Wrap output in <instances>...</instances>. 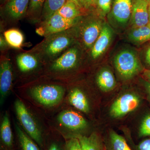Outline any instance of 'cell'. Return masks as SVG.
I'll use <instances>...</instances> for the list:
<instances>
[{
	"instance_id": "obj_22",
	"label": "cell",
	"mask_w": 150,
	"mask_h": 150,
	"mask_svg": "<svg viewBox=\"0 0 150 150\" xmlns=\"http://www.w3.org/2000/svg\"><path fill=\"white\" fill-rule=\"evenodd\" d=\"M4 35L9 46L15 48H20L22 46L24 36L18 30L14 28L5 31Z\"/></svg>"
},
{
	"instance_id": "obj_12",
	"label": "cell",
	"mask_w": 150,
	"mask_h": 150,
	"mask_svg": "<svg viewBox=\"0 0 150 150\" xmlns=\"http://www.w3.org/2000/svg\"><path fill=\"white\" fill-rule=\"evenodd\" d=\"M112 36L111 28L107 23H103L100 34L91 48V53L93 59H97L103 54L110 45Z\"/></svg>"
},
{
	"instance_id": "obj_17",
	"label": "cell",
	"mask_w": 150,
	"mask_h": 150,
	"mask_svg": "<svg viewBox=\"0 0 150 150\" xmlns=\"http://www.w3.org/2000/svg\"><path fill=\"white\" fill-rule=\"evenodd\" d=\"M96 82L99 88L104 92L111 91L116 86L114 75L110 70L103 69L99 72L96 78Z\"/></svg>"
},
{
	"instance_id": "obj_5",
	"label": "cell",
	"mask_w": 150,
	"mask_h": 150,
	"mask_svg": "<svg viewBox=\"0 0 150 150\" xmlns=\"http://www.w3.org/2000/svg\"><path fill=\"white\" fill-rule=\"evenodd\" d=\"M140 103V99L138 96L131 93L124 94L111 105L110 115L112 118H121L137 109Z\"/></svg>"
},
{
	"instance_id": "obj_39",
	"label": "cell",
	"mask_w": 150,
	"mask_h": 150,
	"mask_svg": "<svg viewBox=\"0 0 150 150\" xmlns=\"http://www.w3.org/2000/svg\"><path fill=\"white\" fill-rule=\"evenodd\" d=\"M148 11H149V23H150V2L149 3V9H148Z\"/></svg>"
},
{
	"instance_id": "obj_31",
	"label": "cell",
	"mask_w": 150,
	"mask_h": 150,
	"mask_svg": "<svg viewBox=\"0 0 150 150\" xmlns=\"http://www.w3.org/2000/svg\"><path fill=\"white\" fill-rule=\"evenodd\" d=\"M137 150H150V139H146L137 146Z\"/></svg>"
},
{
	"instance_id": "obj_29",
	"label": "cell",
	"mask_w": 150,
	"mask_h": 150,
	"mask_svg": "<svg viewBox=\"0 0 150 150\" xmlns=\"http://www.w3.org/2000/svg\"><path fill=\"white\" fill-rule=\"evenodd\" d=\"M64 150H83L77 138L71 137L66 142Z\"/></svg>"
},
{
	"instance_id": "obj_14",
	"label": "cell",
	"mask_w": 150,
	"mask_h": 150,
	"mask_svg": "<svg viewBox=\"0 0 150 150\" xmlns=\"http://www.w3.org/2000/svg\"><path fill=\"white\" fill-rule=\"evenodd\" d=\"M30 0H8L4 7V11L9 18L18 20L27 13Z\"/></svg>"
},
{
	"instance_id": "obj_3",
	"label": "cell",
	"mask_w": 150,
	"mask_h": 150,
	"mask_svg": "<svg viewBox=\"0 0 150 150\" xmlns=\"http://www.w3.org/2000/svg\"><path fill=\"white\" fill-rule=\"evenodd\" d=\"M30 93L31 96L40 104L54 106L62 101L65 89L60 86H39L33 88Z\"/></svg>"
},
{
	"instance_id": "obj_30",
	"label": "cell",
	"mask_w": 150,
	"mask_h": 150,
	"mask_svg": "<svg viewBox=\"0 0 150 150\" xmlns=\"http://www.w3.org/2000/svg\"><path fill=\"white\" fill-rule=\"evenodd\" d=\"M96 0H79L81 8L88 9L96 5Z\"/></svg>"
},
{
	"instance_id": "obj_36",
	"label": "cell",
	"mask_w": 150,
	"mask_h": 150,
	"mask_svg": "<svg viewBox=\"0 0 150 150\" xmlns=\"http://www.w3.org/2000/svg\"><path fill=\"white\" fill-rule=\"evenodd\" d=\"M144 83L146 90L150 97V83L147 81H145Z\"/></svg>"
},
{
	"instance_id": "obj_13",
	"label": "cell",
	"mask_w": 150,
	"mask_h": 150,
	"mask_svg": "<svg viewBox=\"0 0 150 150\" xmlns=\"http://www.w3.org/2000/svg\"><path fill=\"white\" fill-rule=\"evenodd\" d=\"M12 69L8 59H5L1 62L0 67V93L1 103H3L12 84Z\"/></svg>"
},
{
	"instance_id": "obj_7",
	"label": "cell",
	"mask_w": 150,
	"mask_h": 150,
	"mask_svg": "<svg viewBox=\"0 0 150 150\" xmlns=\"http://www.w3.org/2000/svg\"><path fill=\"white\" fill-rule=\"evenodd\" d=\"M83 25L80 32L81 39L84 46L91 48L101 32L103 24L97 18H90Z\"/></svg>"
},
{
	"instance_id": "obj_6",
	"label": "cell",
	"mask_w": 150,
	"mask_h": 150,
	"mask_svg": "<svg viewBox=\"0 0 150 150\" xmlns=\"http://www.w3.org/2000/svg\"><path fill=\"white\" fill-rule=\"evenodd\" d=\"M133 0H113L109 19L117 26H125L131 19Z\"/></svg>"
},
{
	"instance_id": "obj_38",
	"label": "cell",
	"mask_w": 150,
	"mask_h": 150,
	"mask_svg": "<svg viewBox=\"0 0 150 150\" xmlns=\"http://www.w3.org/2000/svg\"><path fill=\"white\" fill-rule=\"evenodd\" d=\"M69 1H71L75 3L81 9H82L81 8L79 0H69Z\"/></svg>"
},
{
	"instance_id": "obj_4",
	"label": "cell",
	"mask_w": 150,
	"mask_h": 150,
	"mask_svg": "<svg viewBox=\"0 0 150 150\" xmlns=\"http://www.w3.org/2000/svg\"><path fill=\"white\" fill-rule=\"evenodd\" d=\"M14 105L18 118L23 129L30 137L42 146L43 139L41 131L27 108L23 103L19 99L15 101Z\"/></svg>"
},
{
	"instance_id": "obj_37",
	"label": "cell",
	"mask_w": 150,
	"mask_h": 150,
	"mask_svg": "<svg viewBox=\"0 0 150 150\" xmlns=\"http://www.w3.org/2000/svg\"><path fill=\"white\" fill-rule=\"evenodd\" d=\"M48 150H61V149L57 144L54 143L51 145Z\"/></svg>"
},
{
	"instance_id": "obj_21",
	"label": "cell",
	"mask_w": 150,
	"mask_h": 150,
	"mask_svg": "<svg viewBox=\"0 0 150 150\" xmlns=\"http://www.w3.org/2000/svg\"><path fill=\"white\" fill-rule=\"evenodd\" d=\"M67 0H46L41 14V19L43 21L53 15L59 10L66 3Z\"/></svg>"
},
{
	"instance_id": "obj_19",
	"label": "cell",
	"mask_w": 150,
	"mask_h": 150,
	"mask_svg": "<svg viewBox=\"0 0 150 150\" xmlns=\"http://www.w3.org/2000/svg\"><path fill=\"white\" fill-rule=\"evenodd\" d=\"M16 62L19 69L22 72L32 71L38 66V61L36 56L28 53L19 54L17 57Z\"/></svg>"
},
{
	"instance_id": "obj_40",
	"label": "cell",
	"mask_w": 150,
	"mask_h": 150,
	"mask_svg": "<svg viewBox=\"0 0 150 150\" xmlns=\"http://www.w3.org/2000/svg\"><path fill=\"white\" fill-rule=\"evenodd\" d=\"M144 1H146L148 2L149 3L150 2V0H144Z\"/></svg>"
},
{
	"instance_id": "obj_26",
	"label": "cell",
	"mask_w": 150,
	"mask_h": 150,
	"mask_svg": "<svg viewBox=\"0 0 150 150\" xmlns=\"http://www.w3.org/2000/svg\"><path fill=\"white\" fill-rule=\"evenodd\" d=\"M46 0H30L28 14L35 17L41 14L44 3Z\"/></svg>"
},
{
	"instance_id": "obj_18",
	"label": "cell",
	"mask_w": 150,
	"mask_h": 150,
	"mask_svg": "<svg viewBox=\"0 0 150 150\" xmlns=\"http://www.w3.org/2000/svg\"><path fill=\"white\" fill-rule=\"evenodd\" d=\"M105 146V150H132L125 139L113 131L109 133Z\"/></svg>"
},
{
	"instance_id": "obj_9",
	"label": "cell",
	"mask_w": 150,
	"mask_h": 150,
	"mask_svg": "<svg viewBox=\"0 0 150 150\" xmlns=\"http://www.w3.org/2000/svg\"><path fill=\"white\" fill-rule=\"evenodd\" d=\"M57 120L61 125L71 131H81L88 126L87 122L83 116L72 110L62 111L58 115Z\"/></svg>"
},
{
	"instance_id": "obj_23",
	"label": "cell",
	"mask_w": 150,
	"mask_h": 150,
	"mask_svg": "<svg viewBox=\"0 0 150 150\" xmlns=\"http://www.w3.org/2000/svg\"><path fill=\"white\" fill-rule=\"evenodd\" d=\"M81 9L75 3L67 0L66 3L56 12L69 19H75L81 16Z\"/></svg>"
},
{
	"instance_id": "obj_15",
	"label": "cell",
	"mask_w": 150,
	"mask_h": 150,
	"mask_svg": "<svg viewBox=\"0 0 150 150\" xmlns=\"http://www.w3.org/2000/svg\"><path fill=\"white\" fill-rule=\"evenodd\" d=\"M72 137L77 138L83 150H105L101 138L96 133H92L88 137L77 134Z\"/></svg>"
},
{
	"instance_id": "obj_20",
	"label": "cell",
	"mask_w": 150,
	"mask_h": 150,
	"mask_svg": "<svg viewBox=\"0 0 150 150\" xmlns=\"http://www.w3.org/2000/svg\"><path fill=\"white\" fill-rule=\"evenodd\" d=\"M133 43L140 44L150 40V24L139 27H133L128 35Z\"/></svg>"
},
{
	"instance_id": "obj_1",
	"label": "cell",
	"mask_w": 150,
	"mask_h": 150,
	"mask_svg": "<svg viewBox=\"0 0 150 150\" xmlns=\"http://www.w3.org/2000/svg\"><path fill=\"white\" fill-rule=\"evenodd\" d=\"M71 29L46 36L40 46L42 56L48 59L55 58L71 46L75 39Z\"/></svg>"
},
{
	"instance_id": "obj_8",
	"label": "cell",
	"mask_w": 150,
	"mask_h": 150,
	"mask_svg": "<svg viewBox=\"0 0 150 150\" xmlns=\"http://www.w3.org/2000/svg\"><path fill=\"white\" fill-rule=\"evenodd\" d=\"M80 17L75 19H69L55 13L48 19L43 21L42 26L45 30V37L71 29L77 23Z\"/></svg>"
},
{
	"instance_id": "obj_24",
	"label": "cell",
	"mask_w": 150,
	"mask_h": 150,
	"mask_svg": "<svg viewBox=\"0 0 150 150\" xmlns=\"http://www.w3.org/2000/svg\"><path fill=\"white\" fill-rule=\"evenodd\" d=\"M1 137L2 141L6 146L9 148L12 146L13 137L8 114L7 112L4 116L1 124Z\"/></svg>"
},
{
	"instance_id": "obj_11",
	"label": "cell",
	"mask_w": 150,
	"mask_h": 150,
	"mask_svg": "<svg viewBox=\"0 0 150 150\" xmlns=\"http://www.w3.org/2000/svg\"><path fill=\"white\" fill-rule=\"evenodd\" d=\"M149 3L144 0H133L131 18L133 27L144 26L149 24Z\"/></svg>"
},
{
	"instance_id": "obj_35",
	"label": "cell",
	"mask_w": 150,
	"mask_h": 150,
	"mask_svg": "<svg viewBox=\"0 0 150 150\" xmlns=\"http://www.w3.org/2000/svg\"><path fill=\"white\" fill-rule=\"evenodd\" d=\"M144 77L150 83V69L145 70L143 73Z\"/></svg>"
},
{
	"instance_id": "obj_34",
	"label": "cell",
	"mask_w": 150,
	"mask_h": 150,
	"mask_svg": "<svg viewBox=\"0 0 150 150\" xmlns=\"http://www.w3.org/2000/svg\"><path fill=\"white\" fill-rule=\"evenodd\" d=\"M35 32L39 35H41V36H45V30H44V28H43L42 26L36 28Z\"/></svg>"
},
{
	"instance_id": "obj_32",
	"label": "cell",
	"mask_w": 150,
	"mask_h": 150,
	"mask_svg": "<svg viewBox=\"0 0 150 150\" xmlns=\"http://www.w3.org/2000/svg\"><path fill=\"white\" fill-rule=\"evenodd\" d=\"M145 61L146 64L150 67V46L146 51L145 54Z\"/></svg>"
},
{
	"instance_id": "obj_10",
	"label": "cell",
	"mask_w": 150,
	"mask_h": 150,
	"mask_svg": "<svg viewBox=\"0 0 150 150\" xmlns=\"http://www.w3.org/2000/svg\"><path fill=\"white\" fill-rule=\"evenodd\" d=\"M79 56L77 48H70L53 62L51 66V69L56 71L71 69L77 64Z\"/></svg>"
},
{
	"instance_id": "obj_27",
	"label": "cell",
	"mask_w": 150,
	"mask_h": 150,
	"mask_svg": "<svg viewBox=\"0 0 150 150\" xmlns=\"http://www.w3.org/2000/svg\"><path fill=\"white\" fill-rule=\"evenodd\" d=\"M113 0H96V6L102 14H109L112 8Z\"/></svg>"
},
{
	"instance_id": "obj_33",
	"label": "cell",
	"mask_w": 150,
	"mask_h": 150,
	"mask_svg": "<svg viewBox=\"0 0 150 150\" xmlns=\"http://www.w3.org/2000/svg\"><path fill=\"white\" fill-rule=\"evenodd\" d=\"M0 44H1V49L5 48L7 47V45H8L4 37H3V36H1L0 38Z\"/></svg>"
},
{
	"instance_id": "obj_28",
	"label": "cell",
	"mask_w": 150,
	"mask_h": 150,
	"mask_svg": "<svg viewBox=\"0 0 150 150\" xmlns=\"http://www.w3.org/2000/svg\"><path fill=\"white\" fill-rule=\"evenodd\" d=\"M140 137H150V114L143 119L139 130Z\"/></svg>"
},
{
	"instance_id": "obj_2",
	"label": "cell",
	"mask_w": 150,
	"mask_h": 150,
	"mask_svg": "<svg viewBox=\"0 0 150 150\" xmlns=\"http://www.w3.org/2000/svg\"><path fill=\"white\" fill-rule=\"evenodd\" d=\"M115 69L120 76L125 79H130L142 69L141 62L134 51L125 49L119 51L114 59Z\"/></svg>"
},
{
	"instance_id": "obj_16",
	"label": "cell",
	"mask_w": 150,
	"mask_h": 150,
	"mask_svg": "<svg viewBox=\"0 0 150 150\" xmlns=\"http://www.w3.org/2000/svg\"><path fill=\"white\" fill-rule=\"evenodd\" d=\"M69 100L71 104L78 110L85 113L89 112L88 100L83 92L79 89L75 88L70 92Z\"/></svg>"
},
{
	"instance_id": "obj_25",
	"label": "cell",
	"mask_w": 150,
	"mask_h": 150,
	"mask_svg": "<svg viewBox=\"0 0 150 150\" xmlns=\"http://www.w3.org/2000/svg\"><path fill=\"white\" fill-rule=\"evenodd\" d=\"M16 129L23 150H40L37 145L24 133L17 124L16 125Z\"/></svg>"
}]
</instances>
